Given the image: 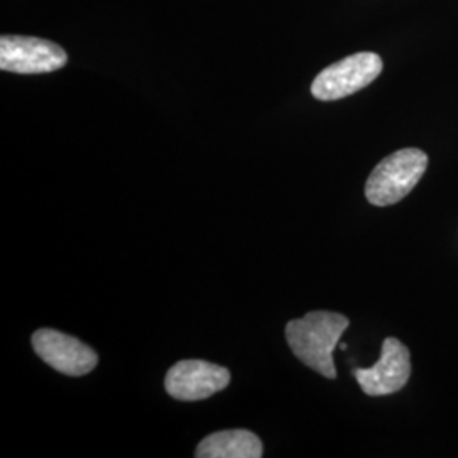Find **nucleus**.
Here are the masks:
<instances>
[{
	"instance_id": "f257e3e1",
	"label": "nucleus",
	"mask_w": 458,
	"mask_h": 458,
	"mask_svg": "<svg viewBox=\"0 0 458 458\" xmlns=\"http://www.w3.org/2000/svg\"><path fill=\"white\" fill-rule=\"evenodd\" d=\"M348 327L350 321L344 314L312 311L287 323L285 338L304 365L327 378H336L333 352Z\"/></svg>"
},
{
	"instance_id": "f03ea898",
	"label": "nucleus",
	"mask_w": 458,
	"mask_h": 458,
	"mask_svg": "<svg viewBox=\"0 0 458 458\" xmlns=\"http://www.w3.org/2000/svg\"><path fill=\"white\" fill-rule=\"evenodd\" d=\"M428 166L425 151L418 148L399 149L377 165L365 183V196L377 208L403 200L421 181Z\"/></svg>"
},
{
	"instance_id": "7ed1b4c3",
	"label": "nucleus",
	"mask_w": 458,
	"mask_h": 458,
	"mask_svg": "<svg viewBox=\"0 0 458 458\" xmlns=\"http://www.w3.org/2000/svg\"><path fill=\"white\" fill-rule=\"evenodd\" d=\"M382 60L376 53L361 51L325 68L311 85L318 100L348 98L376 81L382 72Z\"/></svg>"
},
{
	"instance_id": "20e7f679",
	"label": "nucleus",
	"mask_w": 458,
	"mask_h": 458,
	"mask_svg": "<svg viewBox=\"0 0 458 458\" xmlns=\"http://www.w3.org/2000/svg\"><path fill=\"white\" fill-rule=\"evenodd\" d=\"M68 62L65 49L48 39L33 36L0 38V70L22 75L49 73L64 68Z\"/></svg>"
},
{
	"instance_id": "39448f33",
	"label": "nucleus",
	"mask_w": 458,
	"mask_h": 458,
	"mask_svg": "<svg viewBox=\"0 0 458 458\" xmlns=\"http://www.w3.org/2000/svg\"><path fill=\"white\" fill-rule=\"evenodd\" d=\"M226 367L206 360L177 361L165 377V389L177 401H204L228 387Z\"/></svg>"
},
{
	"instance_id": "423d86ee",
	"label": "nucleus",
	"mask_w": 458,
	"mask_h": 458,
	"mask_svg": "<svg viewBox=\"0 0 458 458\" xmlns=\"http://www.w3.org/2000/svg\"><path fill=\"white\" fill-rule=\"evenodd\" d=\"M33 348L41 360L65 376H85L98 367V353L90 346L56 329H38Z\"/></svg>"
},
{
	"instance_id": "0eeeda50",
	"label": "nucleus",
	"mask_w": 458,
	"mask_h": 458,
	"mask_svg": "<svg viewBox=\"0 0 458 458\" xmlns=\"http://www.w3.org/2000/svg\"><path fill=\"white\" fill-rule=\"evenodd\" d=\"M355 377L361 391L378 397L401 391L411 377V355L406 344L397 338H386L380 360L370 369H357Z\"/></svg>"
},
{
	"instance_id": "6e6552de",
	"label": "nucleus",
	"mask_w": 458,
	"mask_h": 458,
	"mask_svg": "<svg viewBox=\"0 0 458 458\" xmlns=\"http://www.w3.org/2000/svg\"><path fill=\"white\" fill-rule=\"evenodd\" d=\"M262 440L248 429L217 431L199 443L197 458H260Z\"/></svg>"
}]
</instances>
